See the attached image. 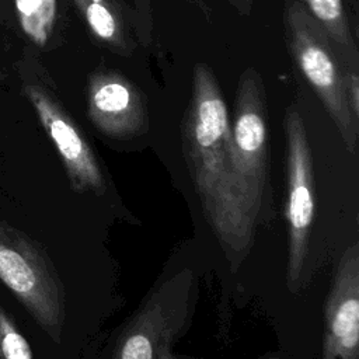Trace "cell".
Here are the masks:
<instances>
[{
	"instance_id": "30bf717a",
	"label": "cell",
	"mask_w": 359,
	"mask_h": 359,
	"mask_svg": "<svg viewBox=\"0 0 359 359\" xmlns=\"http://www.w3.org/2000/svg\"><path fill=\"white\" fill-rule=\"evenodd\" d=\"M324 29L346 69H359V50L342 0H297Z\"/></svg>"
},
{
	"instance_id": "52a82bcc",
	"label": "cell",
	"mask_w": 359,
	"mask_h": 359,
	"mask_svg": "<svg viewBox=\"0 0 359 359\" xmlns=\"http://www.w3.org/2000/svg\"><path fill=\"white\" fill-rule=\"evenodd\" d=\"M25 94L59 153L70 188L77 194L104 195L107 191L104 171L76 122L45 87L28 84Z\"/></svg>"
},
{
	"instance_id": "277c9868",
	"label": "cell",
	"mask_w": 359,
	"mask_h": 359,
	"mask_svg": "<svg viewBox=\"0 0 359 359\" xmlns=\"http://www.w3.org/2000/svg\"><path fill=\"white\" fill-rule=\"evenodd\" d=\"M283 21L292 57L335 123L345 147L353 153L358 142V121L346 102V67L324 29L297 0H286Z\"/></svg>"
},
{
	"instance_id": "4fadbf2b",
	"label": "cell",
	"mask_w": 359,
	"mask_h": 359,
	"mask_svg": "<svg viewBox=\"0 0 359 359\" xmlns=\"http://www.w3.org/2000/svg\"><path fill=\"white\" fill-rule=\"evenodd\" d=\"M0 359H34L29 342L0 304Z\"/></svg>"
},
{
	"instance_id": "5bb4252c",
	"label": "cell",
	"mask_w": 359,
	"mask_h": 359,
	"mask_svg": "<svg viewBox=\"0 0 359 359\" xmlns=\"http://www.w3.org/2000/svg\"><path fill=\"white\" fill-rule=\"evenodd\" d=\"M359 69H346L345 94L351 114L359 122Z\"/></svg>"
},
{
	"instance_id": "7a4b0ae2",
	"label": "cell",
	"mask_w": 359,
	"mask_h": 359,
	"mask_svg": "<svg viewBox=\"0 0 359 359\" xmlns=\"http://www.w3.org/2000/svg\"><path fill=\"white\" fill-rule=\"evenodd\" d=\"M0 280L42 331L60 342L66 320L60 276L42 245L4 220H0Z\"/></svg>"
},
{
	"instance_id": "8992f818",
	"label": "cell",
	"mask_w": 359,
	"mask_h": 359,
	"mask_svg": "<svg viewBox=\"0 0 359 359\" xmlns=\"http://www.w3.org/2000/svg\"><path fill=\"white\" fill-rule=\"evenodd\" d=\"M286 133V223H287V273L290 292H296L307 259L310 231L316 213L314 168L311 149L303 118L290 105L285 114Z\"/></svg>"
},
{
	"instance_id": "7c38bea8",
	"label": "cell",
	"mask_w": 359,
	"mask_h": 359,
	"mask_svg": "<svg viewBox=\"0 0 359 359\" xmlns=\"http://www.w3.org/2000/svg\"><path fill=\"white\" fill-rule=\"evenodd\" d=\"M17 17L24 34L38 46H43L55 25L56 0H14Z\"/></svg>"
},
{
	"instance_id": "6da1fadb",
	"label": "cell",
	"mask_w": 359,
	"mask_h": 359,
	"mask_svg": "<svg viewBox=\"0 0 359 359\" xmlns=\"http://www.w3.org/2000/svg\"><path fill=\"white\" fill-rule=\"evenodd\" d=\"M187 165L203 215L229 261L236 265L248 254L255 227L238 202L231 133L226 100L206 63H196L191 98L182 125Z\"/></svg>"
},
{
	"instance_id": "2e32d148",
	"label": "cell",
	"mask_w": 359,
	"mask_h": 359,
	"mask_svg": "<svg viewBox=\"0 0 359 359\" xmlns=\"http://www.w3.org/2000/svg\"><path fill=\"white\" fill-rule=\"evenodd\" d=\"M266 359H279V358H273V356H272V358H266Z\"/></svg>"
},
{
	"instance_id": "3957f363",
	"label": "cell",
	"mask_w": 359,
	"mask_h": 359,
	"mask_svg": "<svg viewBox=\"0 0 359 359\" xmlns=\"http://www.w3.org/2000/svg\"><path fill=\"white\" fill-rule=\"evenodd\" d=\"M231 133V163L240 206L257 229L269 177V133L265 88L259 73L247 67L237 84Z\"/></svg>"
},
{
	"instance_id": "8fae6325",
	"label": "cell",
	"mask_w": 359,
	"mask_h": 359,
	"mask_svg": "<svg viewBox=\"0 0 359 359\" xmlns=\"http://www.w3.org/2000/svg\"><path fill=\"white\" fill-rule=\"evenodd\" d=\"M74 4L98 42L118 53L132 52L122 15L112 0H74Z\"/></svg>"
},
{
	"instance_id": "9c48e42d",
	"label": "cell",
	"mask_w": 359,
	"mask_h": 359,
	"mask_svg": "<svg viewBox=\"0 0 359 359\" xmlns=\"http://www.w3.org/2000/svg\"><path fill=\"white\" fill-rule=\"evenodd\" d=\"M359 245L339 258L324 304L321 359H358L359 352Z\"/></svg>"
},
{
	"instance_id": "ba28073f",
	"label": "cell",
	"mask_w": 359,
	"mask_h": 359,
	"mask_svg": "<svg viewBox=\"0 0 359 359\" xmlns=\"http://www.w3.org/2000/svg\"><path fill=\"white\" fill-rule=\"evenodd\" d=\"M87 115L98 132L112 139H129L147 130L143 94L125 76L97 69L87 83Z\"/></svg>"
},
{
	"instance_id": "5b68a950",
	"label": "cell",
	"mask_w": 359,
	"mask_h": 359,
	"mask_svg": "<svg viewBox=\"0 0 359 359\" xmlns=\"http://www.w3.org/2000/svg\"><path fill=\"white\" fill-rule=\"evenodd\" d=\"M194 287L188 268L156 287L119 334L112 359H180L174 345L189 320Z\"/></svg>"
},
{
	"instance_id": "9a60e30c",
	"label": "cell",
	"mask_w": 359,
	"mask_h": 359,
	"mask_svg": "<svg viewBox=\"0 0 359 359\" xmlns=\"http://www.w3.org/2000/svg\"><path fill=\"white\" fill-rule=\"evenodd\" d=\"M233 3L241 13H248L251 8V0H233Z\"/></svg>"
}]
</instances>
